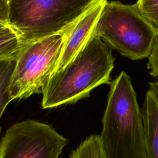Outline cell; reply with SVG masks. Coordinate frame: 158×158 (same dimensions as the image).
Instances as JSON below:
<instances>
[{
    "mask_svg": "<svg viewBox=\"0 0 158 158\" xmlns=\"http://www.w3.org/2000/svg\"><path fill=\"white\" fill-rule=\"evenodd\" d=\"M102 123L99 136L106 158H144L143 112L125 72L110 83Z\"/></svg>",
    "mask_w": 158,
    "mask_h": 158,
    "instance_id": "obj_2",
    "label": "cell"
},
{
    "mask_svg": "<svg viewBox=\"0 0 158 158\" xmlns=\"http://www.w3.org/2000/svg\"><path fill=\"white\" fill-rule=\"evenodd\" d=\"M148 69L150 74L158 78V34L154 40L151 52L148 56Z\"/></svg>",
    "mask_w": 158,
    "mask_h": 158,
    "instance_id": "obj_13",
    "label": "cell"
},
{
    "mask_svg": "<svg viewBox=\"0 0 158 158\" xmlns=\"http://www.w3.org/2000/svg\"><path fill=\"white\" fill-rule=\"evenodd\" d=\"M158 33L135 4L106 1L92 36L103 39L131 60L148 57Z\"/></svg>",
    "mask_w": 158,
    "mask_h": 158,
    "instance_id": "obj_4",
    "label": "cell"
},
{
    "mask_svg": "<svg viewBox=\"0 0 158 158\" xmlns=\"http://www.w3.org/2000/svg\"><path fill=\"white\" fill-rule=\"evenodd\" d=\"M70 158H106L99 135H91L85 139L73 150Z\"/></svg>",
    "mask_w": 158,
    "mask_h": 158,
    "instance_id": "obj_11",
    "label": "cell"
},
{
    "mask_svg": "<svg viewBox=\"0 0 158 158\" xmlns=\"http://www.w3.org/2000/svg\"><path fill=\"white\" fill-rule=\"evenodd\" d=\"M3 26H6V25H2V24H1V23H0V27H3Z\"/></svg>",
    "mask_w": 158,
    "mask_h": 158,
    "instance_id": "obj_16",
    "label": "cell"
},
{
    "mask_svg": "<svg viewBox=\"0 0 158 158\" xmlns=\"http://www.w3.org/2000/svg\"><path fill=\"white\" fill-rule=\"evenodd\" d=\"M16 58L0 60V118L7 104L12 101L10 87L16 65Z\"/></svg>",
    "mask_w": 158,
    "mask_h": 158,
    "instance_id": "obj_9",
    "label": "cell"
},
{
    "mask_svg": "<svg viewBox=\"0 0 158 158\" xmlns=\"http://www.w3.org/2000/svg\"><path fill=\"white\" fill-rule=\"evenodd\" d=\"M144 132V158H158V100L149 89L142 109Z\"/></svg>",
    "mask_w": 158,
    "mask_h": 158,
    "instance_id": "obj_8",
    "label": "cell"
},
{
    "mask_svg": "<svg viewBox=\"0 0 158 158\" xmlns=\"http://www.w3.org/2000/svg\"><path fill=\"white\" fill-rule=\"evenodd\" d=\"M72 25L62 32L38 40L20 50L10 87L12 100L26 98L41 92L56 71Z\"/></svg>",
    "mask_w": 158,
    "mask_h": 158,
    "instance_id": "obj_5",
    "label": "cell"
},
{
    "mask_svg": "<svg viewBox=\"0 0 158 158\" xmlns=\"http://www.w3.org/2000/svg\"><path fill=\"white\" fill-rule=\"evenodd\" d=\"M158 100V81L149 83V89Z\"/></svg>",
    "mask_w": 158,
    "mask_h": 158,
    "instance_id": "obj_15",
    "label": "cell"
},
{
    "mask_svg": "<svg viewBox=\"0 0 158 158\" xmlns=\"http://www.w3.org/2000/svg\"><path fill=\"white\" fill-rule=\"evenodd\" d=\"M114 57L108 46L92 36L63 69L55 72L43 88L41 106L53 108L88 97L95 88L110 82Z\"/></svg>",
    "mask_w": 158,
    "mask_h": 158,
    "instance_id": "obj_1",
    "label": "cell"
},
{
    "mask_svg": "<svg viewBox=\"0 0 158 158\" xmlns=\"http://www.w3.org/2000/svg\"><path fill=\"white\" fill-rule=\"evenodd\" d=\"M136 4L141 15L158 33V0H138Z\"/></svg>",
    "mask_w": 158,
    "mask_h": 158,
    "instance_id": "obj_12",
    "label": "cell"
},
{
    "mask_svg": "<svg viewBox=\"0 0 158 158\" xmlns=\"http://www.w3.org/2000/svg\"><path fill=\"white\" fill-rule=\"evenodd\" d=\"M106 1V0H98L72 25L55 72L63 69L89 41Z\"/></svg>",
    "mask_w": 158,
    "mask_h": 158,
    "instance_id": "obj_7",
    "label": "cell"
},
{
    "mask_svg": "<svg viewBox=\"0 0 158 158\" xmlns=\"http://www.w3.org/2000/svg\"><path fill=\"white\" fill-rule=\"evenodd\" d=\"M8 0H0V23L4 25H8Z\"/></svg>",
    "mask_w": 158,
    "mask_h": 158,
    "instance_id": "obj_14",
    "label": "cell"
},
{
    "mask_svg": "<svg viewBox=\"0 0 158 158\" xmlns=\"http://www.w3.org/2000/svg\"><path fill=\"white\" fill-rule=\"evenodd\" d=\"M98 0H8V25L20 49L65 30Z\"/></svg>",
    "mask_w": 158,
    "mask_h": 158,
    "instance_id": "obj_3",
    "label": "cell"
},
{
    "mask_svg": "<svg viewBox=\"0 0 158 158\" xmlns=\"http://www.w3.org/2000/svg\"><path fill=\"white\" fill-rule=\"evenodd\" d=\"M20 50L17 35L9 26L0 27V60L16 58Z\"/></svg>",
    "mask_w": 158,
    "mask_h": 158,
    "instance_id": "obj_10",
    "label": "cell"
},
{
    "mask_svg": "<svg viewBox=\"0 0 158 158\" xmlns=\"http://www.w3.org/2000/svg\"><path fill=\"white\" fill-rule=\"evenodd\" d=\"M68 142L49 125L26 120L6 130L0 141V158H59Z\"/></svg>",
    "mask_w": 158,
    "mask_h": 158,
    "instance_id": "obj_6",
    "label": "cell"
}]
</instances>
